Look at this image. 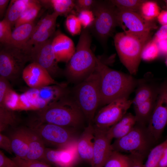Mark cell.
Listing matches in <instances>:
<instances>
[{"instance_id":"cell-42","label":"cell","mask_w":167,"mask_h":167,"mask_svg":"<svg viewBox=\"0 0 167 167\" xmlns=\"http://www.w3.org/2000/svg\"><path fill=\"white\" fill-rule=\"evenodd\" d=\"M0 167H19L12 159L6 156L1 150L0 151Z\"/></svg>"},{"instance_id":"cell-33","label":"cell","mask_w":167,"mask_h":167,"mask_svg":"<svg viewBox=\"0 0 167 167\" xmlns=\"http://www.w3.org/2000/svg\"><path fill=\"white\" fill-rule=\"evenodd\" d=\"M144 0H111L112 3L118 9L138 12Z\"/></svg>"},{"instance_id":"cell-18","label":"cell","mask_w":167,"mask_h":167,"mask_svg":"<svg viewBox=\"0 0 167 167\" xmlns=\"http://www.w3.org/2000/svg\"><path fill=\"white\" fill-rule=\"evenodd\" d=\"M21 128L27 142L29 149L27 156L24 159L41 161L46 148L41 137L31 126Z\"/></svg>"},{"instance_id":"cell-41","label":"cell","mask_w":167,"mask_h":167,"mask_svg":"<svg viewBox=\"0 0 167 167\" xmlns=\"http://www.w3.org/2000/svg\"><path fill=\"white\" fill-rule=\"evenodd\" d=\"M0 148L11 154L13 152L9 137L1 133H0Z\"/></svg>"},{"instance_id":"cell-39","label":"cell","mask_w":167,"mask_h":167,"mask_svg":"<svg viewBox=\"0 0 167 167\" xmlns=\"http://www.w3.org/2000/svg\"><path fill=\"white\" fill-rule=\"evenodd\" d=\"M96 0H75L76 12L77 13L84 10H91Z\"/></svg>"},{"instance_id":"cell-50","label":"cell","mask_w":167,"mask_h":167,"mask_svg":"<svg viewBox=\"0 0 167 167\" xmlns=\"http://www.w3.org/2000/svg\"><path fill=\"white\" fill-rule=\"evenodd\" d=\"M126 167H129V165H128V166H126Z\"/></svg>"},{"instance_id":"cell-22","label":"cell","mask_w":167,"mask_h":167,"mask_svg":"<svg viewBox=\"0 0 167 167\" xmlns=\"http://www.w3.org/2000/svg\"><path fill=\"white\" fill-rule=\"evenodd\" d=\"M35 25L33 22L22 24L12 32L11 43L15 47L23 49L30 38Z\"/></svg>"},{"instance_id":"cell-16","label":"cell","mask_w":167,"mask_h":167,"mask_svg":"<svg viewBox=\"0 0 167 167\" xmlns=\"http://www.w3.org/2000/svg\"><path fill=\"white\" fill-rule=\"evenodd\" d=\"M22 77L30 88H39L63 84L56 81L44 68L34 62L25 66Z\"/></svg>"},{"instance_id":"cell-27","label":"cell","mask_w":167,"mask_h":167,"mask_svg":"<svg viewBox=\"0 0 167 167\" xmlns=\"http://www.w3.org/2000/svg\"><path fill=\"white\" fill-rule=\"evenodd\" d=\"M19 120L15 111L5 105H0V132L9 127H15Z\"/></svg>"},{"instance_id":"cell-10","label":"cell","mask_w":167,"mask_h":167,"mask_svg":"<svg viewBox=\"0 0 167 167\" xmlns=\"http://www.w3.org/2000/svg\"><path fill=\"white\" fill-rule=\"evenodd\" d=\"M150 139L146 131L135 126L126 135L115 139L111 144L113 151L144 155L148 149Z\"/></svg>"},{"instance_id":"cell-1","label":"cell","mask_w":167,"mask_h":167,"mask_svg":"<svg viewBox=\"0 0 167 167\" xmlns=\"http://www.w3.org/2000/svg\"><path fill=\"white\" fill-rule=\"evenodd\" d=\"M96 68L100 76V105L128 98L135 85L131 75L109 68L98 58Z\"/></svg>"},{"instance_id":"cell-32","label":"cell","mask_w":167,"mask_h":167,"mask_svg":"<svg viewBox=\"0 0 167 167\" xmlns=\"http://www.w3.org/2000/svg\"><path fill=\"white\" fill-rule=\"evenodd\" d=\"M128 156L113 151L104 167H126L129 165Z\"/></svg>"},{"instance_id":"cell-6","label":"cell","mask_w":167,"mask_h":167,"mask_svg":"<svg viewBox=\"0 0 167 167\" xmlns=\"http://www.w3.org/2000/svg\"><path fill=\"white\" fill-rule=\"evenodd\" d=\"M92 11L94 20L88 28L91 33L103 46L118 26L116 16V7L110 0H96Z\"/></svg>"},{"instance_id":"cell-45","label":"cell","mask_w":167,"mask_h":167,"mask_svg":"<svg viewBox=\"0 0 167 167\" xmlns=\"http://www.w3.org/2000/svg\"><path fill=\"white\" fill-rule=\"evenodd\" d=\"M157 18L159 22L162 25H167V10L161 12Z\"/></svg>"},{"instance_id":"cell-7","label":"cell","mask_w":167,"mask_h":167,"mask_svg":"<svg viewBox=\"0 0 167 167\" xmlns=\"http://www.w3.org/2000/svg\"><path fill=\"white\" fill-rule=\"evenodd\" d=\"M0 50V76L10 82L17 81L22 77L28 54L23 49L11 45L1 44Z\"/></svg>"},{"instance_id":"cell-38","label":"cell","mask_w":167,"mask_h":167,"mask_svg":"<svg viewBox=\"0 0 167 167\" xmlns=\"http://www.w3.org/2000/svg\"><path fill=\"white\" fill-rule=\"evenodd\" d=\"M77 16L84 29L91 27L95 19L93 13L91 10L81 11L78 13Z\"/></svg>"},{"instance_id":"cell-49","label":"cell","mask_w":167,"mask_h":167,"mask_svg":"<svg viewBox=\"0 0 167 167\" xmlns=\"http://www.w3.org/2000/svg\"><path fill=\"white\" fill-rule=\"evenodd\" d=\"M165 63H166V66H167V59H166V60Z\"/></svg>"},{"instance_id":"cell-40","label":"cell","mask_w":167,"mask_h":167,"mask_svg":"<svg viewBox=\"0 0 167 167\" xmlns=\"http://www.w3.org/2000/svg\"><path fill=\"white\" fill-rule=\"evenodd\" d=\"M129 167H143L144 155L138 153L130 154Z\"/></svg>"},{"instance_id":"cell-37","label":"cell","mask_w":167,"mask_h":167,"mask_svg":"<svg viewBox=\"0 0 167 167\" xmlns=\"http://www.w3.org/2000/svg\"><path fill=\"white\" fill-rule=\"evenodd\" d=\"M19 167H53L45 162L37 160H30L15 156L11 158Z\"/></svg>"},{"instance_id":"cell-25","label":"cell","mask_w":167,"mask_h":167,"mask_svg":"<svg viewBox=\"0 0 167 167\" xmlns=\"http://www.w3.org/2000/svg\"><path fill=\"white\" fill-rule=\"evenodd\" d=\"M156 96L134 108L136 122L143 125L148 122L156 103Z\"/></svg>"},{"instance_id":"cell-23","label":"cell","mask_w":167,"mask_h":167,"mask_svg":"<svg viewBox=\"0 0 167 167\" xmlns=\"http://www.w3.org/2000/svg\"><path fill=\"white\" fill-rule=\"evenodd\" d=\"M12 150L16 156L25 159L28 152V147L21 128L15 130L9 137Z\"/></svg>"},{"instance_id":"cell-36","label":"cell","mask_w":167,"mask_h":167,"mask_svg":"<svg viewBox=\"0 0 167 167\" xmlns=\"http://www.w3.org/2000/svg\"><path fill=\"white\" fill-rule=\"evenodd\" d=\"M11 25L4 18L0 21V42L2 45H10L12 32Z\"/></svg>"},{"instance_id":"cell-43","label":"cell","mask_w":167,"mask_h":167,"mask_svg":"<svg viewBox=\"0 0 167 167\" xmlns=\"http://www.w3.org/2000/svg\"><path fill=\"white\" fill-rule=\"evenodd\" d=\"M165 39H167V25H162L156 33L153 40L157 42Z\"/></svg>"},{"instance_id":"cell-44","label":"cell","mask_w":167,"mask_h":167,"mask_svg":"<svg viewBox=\"0 0 167 167\" xmlns=\"http://www.w3.org/2000/svg\"><path fill=\"white\" fill-rule=\"evenodd\" d=\"M156 42L160 52L167 54V39L160 40Z\"/></svg>"},{"instance_id":"cell-24","label":"cell","mask_w":167,"mask_h":167,"mask_svg":"<svg viewBox=\"0 0 167 167\" xmlns=\"http://www.w3.org/2000/svg\"><path fill=\"white\" fill-rule=\"evenodd\" d=\"M32 0H12L11 1L5 15V18L11 26L15 23L28 8Z\"/></svg>"},{"instance_id":"cell-34","label":"cell","mask_w":167,"mask_h":167,"mask_svg":"<svg viewBox=\"0 0 167 167\" xmlns=\"http://www.w3.org/2000/svg\"><path fill=\"white\" fill-rule=\"evenodd\" d=\"M159 52L157 43L153 40L145 45L141 54V59L147 61H152L157 58Z\"/></svg>"},{"instance_id":"cell-9","label":"cell","mask_w":167,"mask_h":167,"mask_svg":"<svg viewBox=\"0 0 167 167\" xmlns=\"http://www.w3.org/2000/svg\"><path fill=\"white\" fill-rule=\"evenodd\" d=\"M132 104V100L122 98L113 101L102 108L95 114L92 124L95 127L107 130L119 121Z\"/></svg>"},{"instance_id":"cell-26","label":"cell","mask_w":167,"mask_h":167,"mask_svg":"<svg viewBox=\"0 0 167 167\" xmlns=\"http://www.w3.org/2000/svg\"><path fill=\"white\" fill-rule=\"evenodd\" d=\"M41 3L51 7L54 12L59 15H67L72 14L75 9V0H45L39 1Z\"/></svg>"},{"instance_id":"cell-20","label":"cell","mask_w":167,"mask_h":167,"mask_svg":"<svg viewBox=\"0 0 167 167\" xmlns=\"http://www.w3.org/2000/svg\"><path fill=\"white\" fill-rule=\"evenodd\" d=\"M94 140V127L92 124H88L79 136L77 148L80 160L90 165L92 159Z\"/></svg>"},{"instance_id":"cell-47","label":"cell","mask_w":167,"mask_h":167,"mask_svg":"<svg viewBox=\"0 0 167 167\" xmlns=\"http://www.w3.org/2000/svg\"><path fill=\"white\" fill-rule=\"evenodd\" d=\"M10 2L8 0H0V16L2 17Z\"/></svg>"},{"instance_id":"cell-48","label":"cell","mask_w":167,"mask_h":167,"mask_svg":"<svg viewBox=\"0 0 167 167\" xmlns=\"http://www.w3.org/2000/svg\"><path fill=\"white\" fill-rule=\"evenodd\" d=\"M166 4V6L167 7V0L164 1Z\"/></svg>"},{"instance_id":"cell-4","label":"cell","mask_w":167,"mask_h":167,"mask_svg":"<svg viewBox=\"0 0 167 167\" xmlns=\"http://www.w3.org/2000/svg\"><path fill=\"white\" fill-rule=\"evenodd\" d=\"M149 37L124 32L115 35L114 44L119 59L131 75L137 72L142 50Z\"/></svg>"},{"instance_id":"cell-8","label":"cell","mask_w":167,"mask_h":167,"mask_svg":"<svg viewBox=\"0 0 167 167\" xmlns=\"http://www.w3.org/2000/svg\"><path fill=\"white\" fill-rule=\"evenodd\" d=\"M39 134L44 144L55 146L57 148L67 146L78 139L76 129L47 123L32 122L30 125Z\"/></svg>"},{"instance_id":"cell-35","label":"cell","mask_w":167,"mask_h":167,"mask_svg":"<svg viewBox=\"0 0 167 167\" xmlns=\"http://www.w3.org/2000/svg\"><path fill=\"white\" fill-rule=\"evenodd\" d=\"M66 28L72 36L81 34L82 26L77 15L70 14L67 16L65 22Z\"/></svg>"},{"instance_id":"cell-11","label":"cell","mask_w":167,"mask_h":167,"mask_svg":"<svg viewBox=\"0 0 167 167\" xmlns=\"http://www.w3.org/2000/svg\"><path fill=\"white\" fill-rule=\"evenodd\" d=\"M116 12L118 25L125 32L150 36L151 31L156 28L155 23L145 20L138 12L116 8Z\"/></svg>"},{"instance_id":"cell-51","label":"cell","mask_w":167,"mask_h":167,"mask_svg":"<svg viewBox=\"0 0 167 167\" xmlns=\"http://www.w3.org/2000/svg\"><path fill=\"white\" fill-rule=\"evenodd\" d=\"M166 92H167V90H166Z\"/></svg>"},{"instance_id":"cell-15","label":"cell","mask_w":167,"mask_h":167,"mask_svg":"<svg viewBox=\"0 0 167 167\" xmlns=\"http://www.w3.org/2000/svg\"><path fill=\"white\" fill-rule=\"evenodd\" d=\"M59 15L57 13L54 11L41 19L35 25L30 38L23 49L28 53L34 45L49 40L55 31L56 20Z\"/></svg>"},{"instance_id":"cell-2","label":"cell","mask_w":167,"mask_h":167,"mask_svg":"<svg viewBox=\"0 0 167 167\" xmlns=\"http://www.w3.org/2000/svg\"><path fill=\"white\" fill-rule=\"evenodd\" d=\"M91 42L88 28H83L75 52L63 70V74L68 81L79 83L95 69L97 58L91 49Z\"/></svg>"},{"instance_id":"cell-28","label":"cell","mask_w":167,"mask_h":167,"mask_svg":"<svg viewBox=\"0 0 167 167\" xmlns=\"http://www.w3.org/2000/svg\"><path fill=\"white\" fill-rule=\"evenodd\" d=\"M39 1L32 0L29 5L15 23V28L22 24L33 22L41 9Z\"/></svg>"},{"instance_id":"cell-21","label":"cell","mask_w":167,"mask_h":167,"mask_svg":"<svg viewBox=\"0 0 167 167\" xmlns=\"http://www.w3.org/2000/svg\"><path fill=\"white\" fill-rule=\"evenodd\" d=\"M136 122L135 115L126 113L107 130V136L111 140L121 138L127 134L135 126Z\"/></svg>"},{"instance_id":"cell-12","label":"cell","mask_w":167,"mask_h":167,"mask_svg":"<svg viewBox=\"0 0 167 167\" xmlns=\"http://www.w3.org/2000/svg\"><path fill=\"white\" fill-rule=\"evenodd\" d=\"M52 39L33 46L28 52L31 62L37 63L44 68L54 78L63 74L58 66L52 44Z\"/></svg>"},{"instance_id":"cell-17","label":"cell","mask_w":167,"mask_h":167,"mask_svg":"<svg viewBox=\"0 0 167 167\" xmlns=\"http://www.w3.org/2000/svg\"><path fill=\"white\" fill-rule=\"evenodd\" d=\"M94 140L91 167H104L113 151L111 140L108 136L107 130L93 126Z\"/></svg>"},{"instance_id":"cell-5","label":"cell","mask_w":167,"mask_h":167,"mask_svg":"<svg viewBox=\"0 0 167 167\" xmlns=\"http://www.w3.org/2000/svg\"><path fill=\"white\" fill-rule=\"evenodd\" d=\"M74 100L88 124H92L96 111L100 105V76L95 69L75 89Z\"/></svg>"},{"instance_id":"cell-31","label":"cell","mask_w":167,"mask_h":167,"mask_svg":"<svg viewBox=\"0 0 167 167\" xmlns=\"http://www.w3.org/2000/svg\"><path fill=\"white\" fill-rule=\"evenodd\" d=\"M156 96L153 89L148 85H143L137 90L132 104L134 108Z\"/></svg>"},{"instance_id":"cell-29","label":"cell","mask_w":167,"mask_h":167,"mask_svg":"<svg viewBox=\"0 0 167 167\" xmlns=\"http://www.w3.org/2000/svg\"><path fill=\"white\" fill-rule=\"evenodd\" d=\"M167 147V138L153 148L150 152L143 167H157L163 152Z\"/></svg>"},{"instance_id":"cell-3","label":"cell","mask_w":167,"mask_h":167,"mask_svg":"<svg viewBox=\"0 0 167 167\" xmlns=\"http://www.w3.org/2000/svg\"><path fill=\"white\" fill-rule=\"evenodd\" d=\"M34 122L76 129L83 123L84 115L74 99L68 94L44 109L36 111Z\"/></svg>"},{"instance_id":"cell-30","label":"cell","mask_w":167,"mask_h":167,"mask_svg":"<svg viewBox=\"0 0 167 167\" xmlns=\"http://www.w3.org/2000/svg\"><path fill=\"white\" fill-rule=\"evenodd\" d=\"M139 12L144 19L149 21L157 17L160 12L159 7L156 2L147 0L142 3Z\"/></svg>"},{"instance_id":"cell-13","label":"cell","mask_w":167,"mask_h":167,"mask_svg":"<svg viewBox=\"0 0 167 167\" xmlns=\"http://www.w3.org/2000/svg\"><path fill=\"white\" fill-rule=\"evenodd\" d=\"M77 140L56 149L45 148L41 161L55 167H75L80 160L77 151Z\"/></svg>"},{"instance_id":"cell-14","label":"cell","mask_w":167,"mask_h":167,"mask_svg":"<svg viewBox=\"0 0 167 167\" xmlns=\"http://www.w3.org/2000/svg\"><path fill=\"white\" fill-rule=\"evenodd\" d=\"M167 125L166 90L160 94L148 122L146 131L150 139L156 140Z\"/></svg>"},{"instance_id":"cell-19","label":"cell","mask_w":167,"mask_h":167,"mask_svg":"<svg viewBox=\"0 0 167 167\" xmlns=\"http://www.w3.org/2000/svg\"><path fill=\"white\" fill-rule=\"evenodd\" d=\"M52 44L57 61L67 63L75 50L72 40L65 34L58 32L52 39Z\"/></svg>"},{"instance_id":"cell-46","label":"cell","mask_w":167,"mask_h":167,"mask_svg":"<svg viewBox=\"0 0 167 167\" xmlns=\"http://www.w3.org/2000/svg\"><path fill=\"white\" fill-rule=\"evenodd\" d=\"M157 167H167V147L163 152Z\"/></svg>"}]
</instances>
